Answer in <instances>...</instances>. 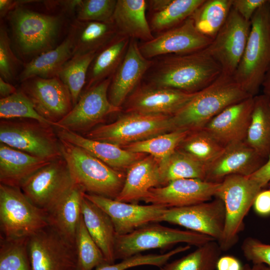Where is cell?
Listing matches in <instances>:
<instances>
[{"mask_svg":"<svg viewBox=\"0 0 270 270\" xmlns=\"http://www.w3.org/2000/svg\"><path fill=\"white\" fill-rule=\"evenodd\" d=\"M51 161L0 142V184L20 188L27 178Z\"/></svg>","mask_w":270,"mask_h":270,"instance_id":"484cf974","label":"cell"},{"mask_svg":"<svg viewBox=\"0 0 270 270\" xmlns=\"http://www.w3.org/2000/svg\"><path fill=\"white\" fill-rule=\"evenodd\" d=\"M240 260L230 255L220 256L216 264L217 270H242Z\"/></svg>","mask_w":270,"mask_h":270,"instance_id":"f907efd6","label":"cell"},{"mask_svg":"<svg viewBox=\"0 0 270 270\" xmlns=\"http://www.w3.org/2000/svg\"><path fill=\"white\" fill-rule=\"evenodd\" d=\"M268 22L270 26V0H268Z\"/></svg>","mask_w":270,"mask_h":270,"instance_id":"680465c9","label":"cell"},{"mask_svg":"<svg viewBox=\"0 0 270 270\" xmlns=\"http://www.w3.org/2000/svg\"><path fill=\"white\" fill-rule=\"evenodd\" d=\"M214 240L209 236L191 230L152 222L127 234H116L114 258L116 260H122L146 250L166 248L178 243L198 247Z\"/></svg>","mask_w":270,"mask_h":270,"instance_id":"52a82bcc","label":"cell"},{"mask_svg":"<svg viewBox=\"0 0 270 270\" xmlns=\"http://www.w3.org/2000/svg\"><path fill=\"white\" fill-rule=\"evenodd\" d=\"M250 26V21L244 19L232 8L224 24L206 48L223 74L234 76L244 52Z\"/></svg>","mask_w":270,"mask_h":270,"instance_id":"5bb4252c","label":"cell"},{"mask_svg":"<svg viewBox=\"0 0 270 270\" xmlns=\"http://www.w3.org/2000/svg\"><path fill=\"white\" fill-rule=\"evenodd\" d=\"M48 226V212L34 205L20 188L0 184V238H28Z\"/></svg>","mask_w":270,"mask_h":270,"instance_id":"8992f818","label":"cell"},{"mask_svg":"<svg viewBox=\"0 0 270 270\" xmlns=\"http://www.w3.org/2000/svg\"><path fill=\"white\" fill-rule=\"evenodd\" d=\"M146 10V0H117L112 21L118 34L142 42L153 39Z\"/></svg>","mask_w":270,"mask_h":270,"instance_id":"4316f807","label":"cell"},{"mask_svg":"<svg viewBox=\"0 0 270 270\" xmlns=\"http://www.w3.org/2000/svg\"><path fill=\"white\" fill-rule=\"evenodd\" d=\"M75 183L68 164L62 157L30 176L20 188L34 205L48 212Z\"/></svg>","mask_w":270,"mask_h":270,"instance_id":"8fae6325","label":"cell"},{"mask_svg":"<svg viewBox=\"0 0 270 270\" xmlns=\"http://www.w3.org/2000/svg\"><path fill=\"white\" fill-rule=\"evenodd\" d=\"M211 39L196 28L192 16L179 25L158 34L152 40L138 44L142 54L146 58L194 52L207 48Z\"/></svg>","mask_w":270,"mask_h":270,"instance_id":"e0dca14e","label":"cell"},{"mask_svg":"<svg viewBox=\"0 0 270 270\" xmlns=\"http://www.w3.org/2000/svg\"><path fill=\"white\" fill-rule=\"evenodd\" d=\"M70 34L73 40L74 56L96 52L118 32L114 22L78 20Z\"/></svg>","mask_w":270,"mask_h":270,"instance_id":"d6a6232c","label":"cell"},{"mask_svg":"<svg viewBox=\"0 0 270 270\" xmlns=\"http://www.w3.org/2000/svg\"><path fill=\"white\" fill-rule=\"evenodd\" d=\"M28 238H0V270H32L27 247Z\"/></svg>","mask_w":270,"mask_h":270,"instance_id":"7bdbcfd3","label":"cell"},{"mask_svg":"<svg viewBox=\"0 0 270 270\" xmlns=\"http://www.w3.org/2000/svg\"><path fill=\"white\" fill-rule=\"evenodd\" d=\"M130 40L129 38L118 34L96 52L82 92L113 76L126 54Z\"/></svg>","mask_w":270,"mask_h":270,"instance_id":"4dcf8cb0","label":"cell"},{"mask_svg":"<svg viewBox=\"0 0 270 270\" xmlns=\"http://www.w3.org/2000/svg\"><path fill=\"white\" fill-rule=\"evenodd\" d=\"M20 63L11 49L10 40L3 25L0 28V75L8 82L14 78L16 68Z\"/></svg>","mask_w":270,"mask_h":270,"instance_id":"f6af8a7d","label":"cell"},{"mask_svg":"<svg viewBox=\"0 0 270 270\" xmlns=\"http://www.w3.org/2000/svg\"><path fill=\"white\" fill-rule=\"evenodd\" d=\"M32 270H76L74 244L48 226L28 240Z\"/></svg>","mask_w":270,"mask_h":270,"instance_id":"4fadbf2b","label":"cell"},{"mask_svg":"<svg viewBox=\"0 0 270 270\" xmlns=\"http://www.w3.org/2000/svg\"><path fill=\"white\" fill-rule=\"evenodd\" d=\"M152 63L141 53L138 40L130 38L126 54L112 78L108 98L114 106L122 108L126 98L140 84Z\"/></svg>","mask_w":270,"mask_h":270,"instance_id":"44dd1931","label":"cell"},{"mask_svg":"<svg viewBox=\"0 0 270 270\" xmlns=\"http://www.w3.org/2000/svg\"><path fill=\"white\" fill-rule=\"evenodd\" d=\"M222 252L218 242L212 240L180 258L168 262L158 270H216Z\"/></svg>","mask_w":270,"mask_h":270,"instance_id":"74e56055","label":"cell"},{"mask_svg":"<svg viewBox=\"0 0 270 270\" xmlns=\"http://www.w3.org/2000/svg\"><path fill=\"white\" fill-rule=\"evenodd\" d=\"M224 148L201 128L190 131L176 149L207 166L220 155Z\"/></svg>","mask_w":270,"mask_h":270,"instance_id":"ab89813d","label":"cell"},{"mask_svg":"<svg viewBox=\"0 0 270 270\" xmlns=\"http://www.w3.org/2000/svg\"><path fill=\"white\" fill-rule=\"evenodd\" d=\"M190 132L176 130L122 148L133 152L148 154L155 158L161 166L176 150L180 144Z\"/></svg>","mask_w":270,"mask_h":270,"instance_id":"d590c367","label":"cell"},{"mask_svg":"<svg viewBox=\"0 0 270 270\" xmlns=\"http://www.w3.org/2000/svg\"><path fill=\"white\" fill-rule=\"evenodd\" d=\"M161 185L159 162L151 156H146L127 170L122 188L116 200L137 204L147 196L150 190Z\"/></svg>","mask_w":270,"mask_h":270,"instance_id":"d4e9b609","label":"cell"},{"mask_svg":"<svg viewBox=\"0 0 270 270\" xmlns=\"http://www.w3.org/2000/svg\"><path fill=\"white\" fill-rule=\"evenodd\" d=\"M250 96H252L242 89L233 76L222 73L171 116L174 130L192 131L203 128L224 109Z\"/></svg>","mask_w":270,"mask_h":270,"instance_id":"7a4b0ae2","label":"cell"},{"mask_svg":"<svg viewBox=\"0 0 270 270\" xmlns=\"http://www.w3.org/2000/svg\"><path fill=\"white\" fill-rule=\"evenodd\" d=\"M242 270H252V267L248 264L243 266Z\"/></svg>","mask_w":270,"mask_h":270,"instance_id":"6f0895ef","label":"cell"},{"mask_svg":"<svg viewBox=\"0 0 270 270\" xmlns=\"http://www.w3.org/2000/svg\"><path fill=\"white\" fill-rule=\"evenodd\" d=\"M117 0H82L76 12L78 20L113 22Z\"/></svg>","mask_w":270,"mask_h":270,"instance_id":"ee69618b","label":"cell"},{"mask_svg":"<svg viewBox=\"0 0 270 270\" xmlns=\"http://www.w3.org/2000/svg\"><path fill=\"white\" fill-rule=\"evenodd\" d=\"M196 93L140 83L124 104V112L172 116Z\"/></svg>","mask_w":270,"mask_h":270,"instance_id":"ffe728a7","label":"cell"},{"mask_svg":"<svg viewBox=\"0 0 270 270\" xmlns=\"http://www.w3.org/2000/svg\"><path fill=\"white\" fill-rule=\"evenodd\" d=\"M256 214L261 216L270 215V187L262 190L257 194L253 204Z\"/></svg>","mask_w":270,"mask_h":270,"instance_id":"c3c4849f","label":"cell"},{"mask_svg":"<svg viewBox=\"0 0 270 270\" xmlns=\"http://www.w3.org/2000/svg\"><path fill=\"white\" fill-rule=\"evenodd\" d=\"M267 0H232V8L245 20L250 22L256 11Z\"/></svg>","mask_w":270,"mask_h":270,"instance_id":"7dc6e473","label":"cell"},{"mask_svg":"<svg viewBox=\"0 0 270 270\" xmlns=\"http://www.w3.org/2000/svg\"><path fill=\"white\" fill-rule=\"evenodd\" d=\"M241 248L246 259L254 264H266L270 267V244L248 237L243 241Z\"/></svg>","mask_w":270,"mask_h":270,"instance_id":"bcb514c9","label":"cell"},{"mask_svg":"<svg viewBox=\"0 0 270 270\" xmlns=\"http://www.w3.org/2000/svg\"><path fill=\"white\" fill-rule=\"evenodd\" d=\"M112 78L82 92L76 104L54 127L84 134L108 116L120 112L122 108L114 106L108 98Z\"/></svg>","mask_w":270,"mask_h":270,"instance_id":"7c38bea8","label":"cell"},{"mask_svg":"<svg viewBox=\"0 0 270 270\" xmlns=\"http://www.w3.org/2000/svg\"><path fill=\"white\" fill-rule=\"evenodd\" d=\"M60 140L62 156L76 182L86 193L116 199L122 188L126 175L84 149Z\"/></svg>","mask_w":270,"mask_h":270,"instance_id":"277c9868","label":"cell"},{"mask_svg":"<svg viewBox=\"0 0 270 270\" xmlns=\"http://www.w3.org/2000/svg\"><path fill=\"white\" fill-rule=\"evenodd\" d=\"M82 0H62L60 2V5L66 11L76 13L77 10L80 6Z\"/></svg>","mask_w":270,"mask_h":270,"instance_id":"db71d44e","label":"cell"},{"mask_svg":"<svg viewBox=\"0 0 270 270\" xmlns=\"http://www.w3.org/2000/svg\"><path fill=\"white\" fill-rule=\"evenodd\" d=\"M146 73L144 84L196 93L206 88L222 74L220 65L206 49L158 56Z\"/></svg>","mask_w":270,"mask_h":270,"instance_id":"6da1fadb","label":"cell"},{"mask_svg":"<svg viewBox=\"0 0 270 270\" xmlns=\"http://www.w3.org/2000/svg\"><path fill=\"white\" fill-rule=\"evenodd\" d=\"M174 130L171 116L126 112L114 122L96 127L83 136L122 147Z\"/></svg>","mask_w":270,"mask_h":270,"instance_id":"ba28073f","label":"cell"},{"mask_svg":"<svg viewBox=\"0 0 270 270\" xmlns=\"http://www.w3.org/2000/svg\"><path fill=\"white\" fill-rule=\"evenodd\" d=\"M252 270H270V267L264 264H253Z\"/></svg>","mask_w":270,"mask_h":270,"instance_id":"9f6ffc18","label":"cell"},{"mask_svg":"<svg viewBox=\"0 0 270 270\" xmlns=\"http://www.w3.org/2000/svg\"><path fill=\"white\" fill-rule=\"evenodd\" d=\"M262 94L270 103V68L266 72L262 82Z\"/></svg>","mask_w":270,"mask_h":270,"instance_id":"11a10c76","label":"cell"},{"mask_svg":"<svg viewBox=\"0 0 270 270\" xmlns=\"http://www.w3.org/2000/svg\"><path fill=\"white\" fill-rule=\"evenodd\" d=\"M178 225L209 236L218 242L222 238L225 222L223 201L218 197L210 201L180 208H166L159 222Z\"/></svg>","mask_w":270,"mask_h":270,"instance_id":"9a60e30c","label":"cell"},{"mask_svg":"<svg viewBox=\"0 0 270 270\" xmlns=\"http://www.w3.org/2000/svg\"><path fill=\"white\" fill-rule=\"evenodd\" d=\"M17 90L14 86L0 77V98H7L15 93Z\"/></svg>","mask_w":270,"mask_h":270,"instance_id":"f5cc1de1","label":"cell"},{"mask_svg":"<svg viewBox=\"0 0 270 270\" xmlns=\"http://www.w3.org/2000/svg\"><path fill=\"white\" fill-rule=\"evenodd\" d=\"M84 196L109 216L117 234H127L150 223L159 222L167 208L152 204L126 202L86 192Z\"/></svg>","mask_w":270,"mask_h":270,"instance_id":"d6986e66","label":"cell"},{"mask_svg":"<svg viewBox=\"0 0 270 270\" xmlns=\"http://www.w3.org/2000/svg\"><path fill=\"white\" fill-rule=\"evenodd\" d=\"M13 36L23 54L38 55L54 48L61 19L18 6L10 12Z\"/></svg>","mask_w":270,"mask_h":270,"instance_id":"30bf717a","label":"cell"},{"mask_svg":"<svg viewBox=\"0 0 270 270\" xmlns=\"http://www.w3.org/2000/svg\"><path fill=\"white\" fill-rule=\"evenodd\" d=\"M74 246L77 256L76 270H94L108 264L102 252L88 232L82 216L76 229Z\"/></svg>","mask_w":270,"mask_h":270,"instance_id":"60d3db41","label":"cell"},{"mask_svg":"<svg viewBox=\"0 0 270 270\" xmlns=\"http://www.w3.org/2000/svg\"><path fill=\"white\" fill-rule=\"evenodd\" d=\"M248 176L256 181L262 188L266 186L270 182V156L261 168Z\"/></svg>","mask_w":270,"mask_h":270,"instance_id":"681fc988","label":"cell"},{"mask_svg":"<svg viewBox=\"0 0 270 270\" xmlns=\"http://www.w3.org/2000/svg\"><path fill=\"white\" fill-rule=\"evenodd\" d=\"M31 100L37 112L54 126L72 108L68 87L58 77H34L22 82L20 90Z\"/></svg>","mask_w":270,"mask_h":270,"instance_id":"2e32d148","label":"cell"},{"mask_svg":"<svg viewBox=\"0 0 270 270\" xmlns=\"http://www.w3.org/2000/svg\"><path fill=\"white\" fill-rule=\"evenodd\" d=\"M81 208L82 220L90 234L102 252L107 262L114 263L116 232L111 219L84 195Z\"/></svg>","mask_w":270,"mask_h":270,"instance_id":"f546056e","label":"cell"},{"mask_svg":"<svg viewBox=\"0 0 270 270\" xmlns=\"http://www.w3.org/2000/svg\"><path fill=\"white\" fill-rule=\"evenodd\" d=\"M84 193V190L76 182L47 212L49 226L74 244L82 216V202Z\"/></svg>","mask_w":270,"mask_h":270,"instance_id":"f1b7e54d","label":"cell"},{"mask_svg":"<svg viewBox=\"0 0 270 270\" xmlns=\"http://www.w3.org/2000/svg\"><path fill=\"white\" fill-rule=\"evenodd\" d=\"M0 142L40 158L53 160L62 156L54 127L32 120H2Z\"/></svg>","mask_w":270,"mask_h":270,"instance_id":"9c48e42d","label":"cell"},{"mask_svg":"<svg viewBox=\"0 0 270 270\" xmlns=\"http://www.w3.org/2000/svg\"><path fill=\"white\" fill-rule=\"evenodd\" d=\"M263 188L248 176L232 174L220 182L216 197L225 208V222L221 239L218 242L222 252L232 248L244 228V219L258 193Z\"/></svg>","mask_w":270,"mask_h":270,"instance_id":"5b68a950","label":"cell"},{"mask_svg":"<svg viewBox=\"0 0 270 270\" xmlns=\"http://www.w3.org/2000/svg\"><path fill=\"white\" fill-rule=\"evenodd\" d=\"M262 157L270 156V103L262 94L254 96L250 121L244 141Z\"/></svg>","mask_w":270,"mask_h":270,"instance_id":"836d02e7","label":"cell"},{"mask_svg":"<svg viewBox=\"0 0 270 270\" xmlns=\"http://www.w3.org/2000/svg\"><path fill=\"white\" fill-rule=\"evenodd\" d=\"M267 160L245 142H234L226 146L220 155L206 166L204 180L220 183L230 175L248 176Z\"/></svg>","mask_w":270,"mask_h":270,"instance_id":"7402d4cb","label":"cell"},{"mask_svg":"<svg viewBox=\"0 0 270 270\" xmlns=\"http://www.w3.org/2000/svg\"><path fill=\"white\" fill-rule=\"evenodd\" d=\"M268 2L260 8L250 20L246 48L233 77L249 95L258 94L270 68V26Z\"/></svg>","mask_w":270,"mask_h":270,"instance_id":"3957f363","label":"cell"},{"mask_svg":"<svg viewBox=\"0 0 270 270\" xmlns=\"http://www.w3.org/2000/svg\"><path fill=\"white\" fill-rule=\"evenodd\" d=\"M220 185L195 178L174 180L151 188L142 201L167 208L189 206L212 200Z\"/></svg>","mask_w":270,"mask_h":270,"instance_id":"ac0fdd59","label":"cell"},{"mask_svg":"<svg viewBox=\"0 0 270 270\" xmlns=\"http://www.w3.org/2000/svg\"><path fill=\"white\" fill-rule=\"evenodd\" d=\"M27 2L26 0H0V17H3L8 13L22 3Z\"/></svg>","mask_w":270,"mask_h":270,"instance_id":"816d5d0a","label":"cell"},{"mask_svg":"<svg viewBox=\"0 0 270 270\" xmlns=\"http://www.w3.org/2000/svg\"><path fill=\"white\" fill-rule=\"evenodd\" d=\"M59 139L80 147L110 168L122 172L144 158L145 154L133 152L116 144L87 138L71 130L54 127Z\"/></svg>","mask_w":270,"mask_h":270,"instance_id":"cb8c5ba5","label":"cell"},{"mask_svg":"<svg viewBox=\"0 0 270 270\" xmlns=\"http://www.w3.org/2000/svg\"><path fill=\"white\" fill-rule=\"evenodd\" d=\"M204 0H146L148 20L154 34L172 28L191 16Z\"/></svg>","mask_w":270,"mask_h":270,"instance_id":"83f0119b","label":"cell"},{"mask_svg":"<svg viewBox=\"0 0 270 270\" xmlns=\"http://www.w3.org/2000/svg\"><path fill=\"white\" fill-rule=\"evenodd\" d=\"M96 52L73 56L59 71L57 76L68 87L73 106L78 102L85 86L88 72Z\"/></svg>","mask_w":270,"mask_h":270,"instance_id":"f35d334b","label":"cell"},{"mask_svg":"<svg viewBox=\"0 0 270 270\" xmlns=\"http://www.w3.org/2000/svg\"><path fill=\"white\" fill-rule=\"evenodd\" d=\"M254 102L250 96L220 112L203 128L224 147L244 142L249 127Z\"/></svg>","mask_w":270,"mask_h":270,"instance_id":"603a6c76","label":"cell"},{"mask_svg":"<svg viewBox=\"0 0 270 270\" xmlns=\"http://www.w3.org/2000/svg\"><path fill=\"white\" fill-rule=\"evenodd\" d=\"M232 0H204L192 16L197 30L214 39L226 21Z\"/></svg>","mask_w":270,"mask_h":270,"instance_id":"e575fe53","label":"cell"},{"mask_svg":"<svg viewBox=\"0 0 270 270\" xmlns=\"http://www.w3.org/2000/svg\"><path fill=\"white\" fill-rule=\"evenodd\" d=\"M72 36H68L57 46L34 58L24 66L19 76L23 82L34 77L52 78L57 75L64 64L73 56Z\"/></svg>","mask_w":270,"mask_h":270,"instance_id":"1f68e13d","label":"cell"},{"mask_svg":"<svg viewBox=\"0 0 270 270\" xmlns=\"http://www.w3.org/2000/svg\"><path fill=\"white\" fill-rule=\"evenodd\" d=\"M0 118L1 120H32L54 126L37 112L31 100L21 90L0 98Z\"/></svg>","mask_w":270,"mask_h":270,"instance_id":"b9f144b4","label":"cell"},{"mask_svg":"<svg viewBox=\"0 0 270 270\" xmlns=\"http://www.w3.org/2000/svg\"><path fill=\"white\" fill-rule=\"evenodd\" d=\"M161 185L177 180L195 178L204 180L206 166L176 149L160 166Z\"/></svg>","mask_w":270,"mask_h":270,"instance_id":"8d00e7d4","label":"cell"}]
</instances>
